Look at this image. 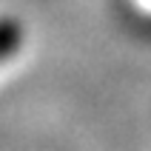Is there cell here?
Segmentation results:
<instances>
[{
	"instance_id": "cell-1",
	"label": "cell",
	"mask_w": 151,
	"mask_h": 151,
	"mask_svg": "<svg viewBox=\"0 0 151 151\" xmlns=\"http://www.w3.org/2000/svg\"><path fill=\"white\" fill-rule=\"evenodd\" d=\"M26 43V26L12 14L0 17V66H6L12 57L20 54Z\"/></svg>"
}]
</instances>
